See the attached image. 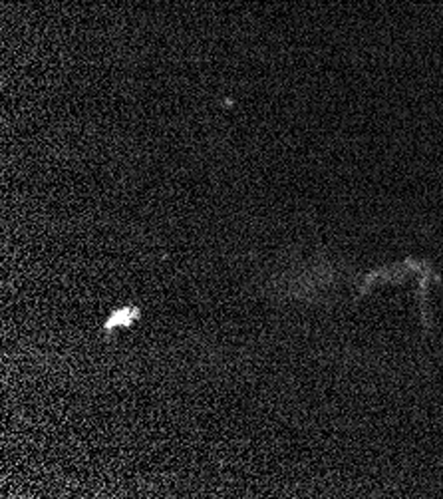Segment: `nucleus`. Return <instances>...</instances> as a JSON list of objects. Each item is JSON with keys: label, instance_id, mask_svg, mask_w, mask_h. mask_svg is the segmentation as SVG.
Returning <instances> with one entry per match:
<instances>
[{"label": "nucleus", "instance_id": "nucleus-1", "mask_svg": "<svg viewBox=\"0 0 443 499\" xmlns=\"http://www.w3.org/2000/svg\"><path fill=\"white\" fill-rule=\"evenodd\" d=\"M130 313H134V309H124V311H120V313H116L108 323H106V331H112L116 325H130L132 321H128V315Z\"/></svg>", "mask_w": 443, "mask_h": 499}]
</instances>
